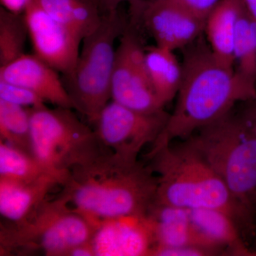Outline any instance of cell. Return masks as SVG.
Instances as JSON below:
<instances>
[{
	"instance_id": "cell-28",
	"label": "cell",
	"mask_w": 256,
	"mask_h": 256,
	"mask_svg": "<svg viewBox=\"0 0 256 256\" xmlns=\"http://www.w3.org/2000/svg\"><path fill=\"white\" fill-rule=\"evenodd\" d=\"M2 6L9 11L24 13L31 0H0Z\"/></svg>"
},
{
	"instance_id": "cell-13",
	"label": "cell",
	"mask_w": 256,
	"mask_h": 256,
	"mask_svg": "<svg viewBox=\"0 0 256 256\" xmlns=\"http://www.w3.org/2000/svg\"><path fill=\"white\" fill-rule=\"evenodd\" d=\"M60 74L34 54H25L14 62L0 66L2 80L30 89L46 104L74 109Z\"/></svg>"
},
{
	"instance_id": "cell-11",
	"label": "cell",
	"mask_w": 256,
	"mask_h": 256,
	"mask_svg": "<svg viewBox=\"0 0 256 256\" xmlns=\"http://www.w3.org/2000/svg\"><path fill=\"white\" fill-rule=\"evenodd\" d=\"M34 54L62 76L73 70L82 40L52 18L35 0L24 12Z\"/></svg>"
},
{
	"instance_id": "cell-5",
	"label": "cell",
	"mask_w": 256,
	"mask_h": 256,
	"mask_svg": "<svg viewBox=\"0 0 256 256\" xmlns=\"http://www.w3.org/2000/svg\"><path fill=\"white\" fill-rule=\"evenodd\" d=\"M128 22L119 10L102 14L97 28L82 40L73 70L62 76L74 109L92 124L110 102L116 60L114 43Z\"/></svg>"
},
{
	"instance_id": "cell-27",
	"label": "cell",
	"mask_w": 256,
	"mask_h": 256,
	"mask_svg": "<svg viewBox=\"0 0 256 256\" xmlns=\"http://www.w3.org/2000/svg\"><path fill=\"white\" fill-rule=\"evenodd\" d=\"M247 106L238 114V118L256 136V98L246 102Z\"/></svg>"
},
{
	"instance_id": "cell-25",
	"label": "cell",
	"mask_w": 256,
	"mask_h": 256,
	"mask_svg": "<svg viewBox=\"0 0 256 256\" xmlns=\"http://www.w3.org/2000/svg\"><path fill=\"white\" fill-rule=\"evenodd\" d=\"M216 252L207 248L198 245L184 246L175 248L154 247L152 250V256H216Z\"/></svg>"
},
{
	"instance_id": "cell-23",
	"label": "cell",
	"mask_w": 256,
	"mask_h": 256,
	"mask_svg": "<svg viewBox=\"0 0 256 256\" xmlns=\"http://www.w3.org/2000/svg\"><path fill=\"white\" fill-rule=\"evenodd\" d=\"M0 138L32 154L30 108L0 100Z\"/></svg>"
},
{
	"instance_id": "cell-10",
	"label": "cell",
	"mask_w": 256,
	"mask_h": 256,
	"mask_svg": "<svg viewBox=\"0 0 256 256\" xmlns=\"http://www.w3.org/2000/svg\"><path fill=\"white\" fill-rule=\"evenodd\" d=\"M146 30L156 46L175 50L191 44L204 30L205 21L175 0L144 2L137 16L130 18Z\"/></svg>"
},
{
	"instance_id": "cell-19",
	"label": "cell",
	"mask_w": 256,
	"mask_h": 256,
	"mask_svg": "<svg viewBox=\"0 0 256 256\" xmlns=\"http://www.w3.org/2000/svg\"><path fill=\"white\" fill-rule=\"evenodd\" d=\"M54 18L82 40L100 23L101 14L95 0H35Z\"/></svg>"
},
{
	"instance_id": "cell-16",
	"label": "cell",
	"mask_w": 256,
	"mask_h": 256,
	"mask_svg": "<svg viewBox=\"0 0 256 256\" xmlns=\"http://www.w3.org/2000/svg\"><path fill=\"white\" fill-rule=\"evenodd\" d=\"M242 0H220L205 22L204 30L210 50L220 63L234 68V44Z\"/></svg>"
},
{
	"instance_id": "cell-30",
	"label": "cell",
	"mask_w": 256,
	"mask_h": 256,
	"mask_svg": "<svg viewBox=\"0 0 256 256\" xmlns=\"http://www.w3.org/2000/svg\"><path fill=\"white\" fill-rule=\"evenodd\" d=\"M68 256H95L90 242L74 248L68 252Z\"/></svg>"
},
{
	"instance_id": "cell-26",
	"label": "cell",
	"mask_w": 256,
	"mask_h": 256,
	"mask_svg": "<svg viewBox=\"0 0 256 256\" xmlns=\"http://www.w3.org/2000/svg\"><path fill=\"white\" fill-rule=\"evenodd\" d=\"M184 8L206 22L207 16L220 0H175Z\"/></svg>"
},
{
	"instance_id": "cell-20",
	"label": "cell",
	"mask_w": 256,
	"mask_h": 256,
	"mask_svg": "<svg viewBox=\"0 0 256 256\" xmlns=\"http://www.w3.org/2000/svg\"><path fill=\"white\" fill-rule=\"evenodd\" d=\"M48 175L58 176L64 182L63 178L45 168L30 153L0 140V178L28 182Z\"/></svg>"
},
{
	"instance_id": "cell-14",
	"label": "cell",
	"mask_w": 256,
	"mask_h": 256,
	"mask_svg": "<svg viewBox=\"0 0 256 256\" xmlns=\"http://www.w3.org/2000/svg\"><path fill=\"white\" fill-rule=\"evenodd\" d=\"M188 212L198 245L213 250L216 255H249L238 226L226 213L212 208H194Z\"/></svg>"
},
{
	"instance_id": "cell-18",
	"label": "cell",
	"mask_w": 256,
	"mask_h": 256,
	"mask_svg": "<svg viewBox=\"0 0 256 256\" xmlns=\"http://www.w3.org/2000/svg\"><path fill=\"white\" fill-rule=\"evenodd\" d=\"M174 50L158 46H146V68L156 97L163 106L178 95L182 78V65Z\"/></svg>"
},
{
	"instance_id": "cell-9",
	"label": "cell",
	"mask_w": 256,
	"mask_h": 256,
	"mask_svg": "<svg viewBox=\"0 0 256 256\" xmlns=\"http://www.w3.org/2000/svg\"><path fill=\"white\" fill-rule=\"evenodd\" d=\"M169 117L164 110L139 112L112 100L92 124L102 146L118 158L133 163L139 161L144 146L156 142Z\"/></svg>"
},
{
	"instance_id": "cell-4",
	"label": "cell",
	"mask_w": 256,
	"mask_h": 256,
	"mask_svg": "<svg viewBox=\"0 0 256 256\" xmlns=\"http://www.w3.org/2000/svg\"><path fill=\"white\" fill-rule=\"evenodd\" d=\"M210 165L249 212L256 204V136L230 114L185 141Z\"/></svg>"
},
{
	"instance_id": "cell-21",
	"label": "cell",
	"mask_w": 256,
	"mask_h": 256,
	"mask_svg": "<svg viewBox=\"0 0 256 256\" xmlns=\"http://www.w3.org/2000/svg\"><path fill=\"white\" fill-rule=\"evenodd\" d=\"M234 56L236 72L256 85V22L244 5L236 30Z\"/></svg>"
},
{
	"instance_id": "cell-31",
	"label": "cell",
	"mask_w": 256,
	"mask_h": 256,
	"mask_svg": "<svg viewBox=\"0 0 256 256\" xmlns=\"http://www.w3.org/2000/svg\"><path fill=\"white\" fill-rule=\"evenodd\" d=\"M248 14L256 22V0H242Z\"/></svg>"
},
{
	"instance_id": "cell-22",
	"label": "cell",
	"mask_w": 256,
	"mask_h": 256,
	"mask_svg": "<svg viewBox=\"0 0 256 256\" xmlns=\"http://www.w3.org/2000/svg\"><path fill=\"white\" fill-rule=\"evenodd\" d=\"M28 30L24 13L0 8V66L6 65L25 54Z\"/></svg>"
},
{
	"instance_id": "cell-17",
	"label": "cell",
	"mask_w": 256,
	"mask_h": 256,
	"mask_svg": "<svg viewBox=\"0 0 256 256\" xmlns=\"http://www.w3.org/2000/svg\"><path fill=\"white\" fill-rule=\"evenodd\" d=\"M146 214L152 223L156 240L154 248L198 245L192 229L188 210L154 202Z\"/></svg>"
},
{
	"instance_id": "cell-32",
	"label": "cell",
	"mask_w": 256,
	"mask_h": 256,
	"mask_svg": "<svg viewBox=\"0 0 256 256\" xmlns=\"http://www.w3.org/2000/svg\"><path fill=\"white\" fill-rule=\"evenodd\" d=\"M144 2V0H128V2L130 4V16H136L142 9Z\"/></svg>"
},
{
	"instance_id": "cell-2",
	"label": "cell",
	"mask_w": 256,
	"mask_h": 256,
	"mask_svg": "<svg viewBox=\"0 0 256 256\" xmlns=\"http://www.w3.org/2000/svg\"><path fill=\"white\" fill-rule=\"evenodd\" d=\"M154 173L149 165L128 162L106 150L72 170L60 196L96 228L108 218L146 214L156 200Z\"/></svg>"
},
{
	"instance_id": "cell-8",
	"label": "cell",
	"mask_w": 256,
	"mask_h": 256,
	"mask_svg": "<svg viewBox=\"0 0 256 256\" xmlns=\"http://www.w3.org/2000/svg\"><path fill=\"white\" fill-rule=\"evenodd\" d=\"M142 28L128 21L116 50L111 82V99L134 110L156 112L164 110L153 89L146 60Z\"/></svg>"
},
{
	"instance_id": "cell-7",
	"label": "cell",
	"mask_w": 256,
	"mask_h": 256,
	"mask_svg": "<svg viewBox=\"0 0 256 256\" xmlns=\"http://www.w3.org/2000/svg\"><path fill=\"white\" fill-rule=\"evenodd\" d=\"M0 232L1 252L38 250L48 256L68 252L92 240L95 227L60 196L45 200L26 220Z\"/></svg>"
},
{
	"instance_id": "cell-1",
	"label": "cell",
	"mask_w": 256,
	"mask_h": 256,
	"mask_svg": "<svg viewBox=\"0 0 256 256\" xmlns=\"http://www.w3.org/2000/svg\"><path fill=\"white\" fill-rule=\"evenodd\" d=\"M182 50V78L176 106L148 154L176 138L186 139L232 114L238 102L256 98V84L220 63L202 35Z\"/></svg>"
},
{
	"instance_id": "cell-15",
	"label": "cell",
	"mask_w": 256,
	"mask_h": 256,
	"mask_svg": "<svg viewBox=\"0 0 256 256\" xmlns=\"http://www.w3.org/2000/svg\"><path fill=\"white\" fill-rule=\"evenodd\" d=\"M63 183L55 175L28 182L0 178V213L12 223L22 222L46 200L54 186Z\"/></svg>"
},
{
	"instance_id": "cell-33",
	"label": "cell",
	"mask_w": 256,
	"mask_h": 256,
	"mask_svg": "<svg viewBox=\"0 0 256 256\" xmlns=\"http://www.w3.org/2000/svg\"><path fill=\"white\" fill-rule=\"evenodd\" d=\"M95 1L96 2L98 3V0H95ZM99 6V5H98Z\"/></svg>"
},
{
	"instance_id": "cell-6",
	"label": "cell",
	"mask_w": 256,
	"mask_h": 256,
	"mask_svg": "<svg viewBox=\"0 0 256 256\" xmlns=\"http://www.w3.org/2000/svg\"><path fill=\"white\" fill-rule=\"evenodd\" d=\"M30 110L32 154L64 182L74 168L108 150L72 108H50L44 104Z\"/></svg>"
},
{
	"instance_id": "cell-29",
	"label": "cell",
	"mask_w": 256,
	"mask_h": 256,
	"mask_svg": "<svg viewBox=\"0 0 256 256\" xmlns=\"http://www.w3.org/2000/svg\"><path fill=\"white\" fill-rule=\"evenodd\" d=\"M128 0H98L99 9L101 14H106L108 13L118 10L120 5Z\"/></svg>"
},
{
	"instance_id": "cell-24",
	"label": "cell",
	"mask_w": 256,
	"mask_h": 256,
	"mask_svg": "<svg viewBox=\"0 0 256 256\" xmlns=\"http://www.w3.org/2000/svg\"><path fill=\"white\" fill-rule=\"evenodd\" d=\"M0 100L28 108L46 104L30 89L2 79H0Z\"/></svg>"
},
{
	"instance_id": "cell-12",
	"label": "cell",
	"mask_w": 256,
	"mask_h": 256,
	"mask_svg": "<svg viewBox=\"0 0 256 256\" xmlns=\"http://www.w3.org/2000/svg\"><path fill=\"white\" fill-rule=\"evenodd\" d=\"M90 244L95 256H150L152 223L146 214L108 218L96 225Z\"/></svg>"
},
{
	"instance_id": "cell-3",
	"label": "cell",
	"mask_w": 256,
	"mask_h": 256,
	"mask_svg": "<svg viewBox=\"0 0 256 256\" xmlns=\"http://www.w3.org/2000/svg\"><path fill=\"white\" fill-rule=\"evenodd\" d=\"M158 173L156 203L184 210L212 208L230 216L239 228L247 226L252 212L236 198L222 178L188 143L171 144L148 154Z\"/></svg>"
}]
</instances>
